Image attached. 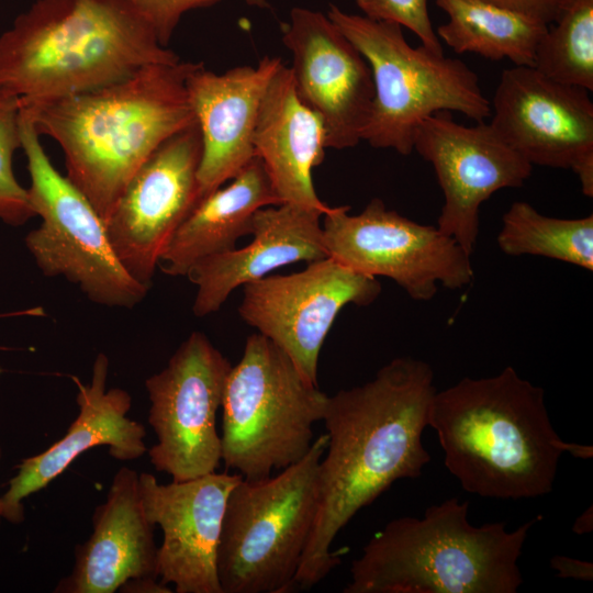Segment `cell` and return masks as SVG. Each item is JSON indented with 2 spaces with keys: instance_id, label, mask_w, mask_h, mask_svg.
Returning <instances> with one entry per match:
<instances>
[{
  "instance_id": "44dd1931",
  "label": "cell",
  "mask_w": 593,
  "mask_h": 593,
  "mask_svg": "<svg viewBox=\"0 0 593 593\" xmlns=\"http://www.w3.org/2000/svg\"><path fill=\"white\" fill-rule=\"evenodd\" d=\"M138 473L122 467L92 515L93 532L75 550L71 573L55 592L113 593L133 579H157L155 525L147 518Z\"/></svg>"
},
{
  "instance_id": "e0dca14e",
  "label": "cell",
  "mask_w": 593,
  "mask_h": 593,
  "mask_svg": "<svg viewBox=\"0 0 593 593\" xmlns=\"http://www.w3.org/2000/svg\"><path fill=\"white\" fill-rule=\"evenodd\" d=\"M242 475L211 472L160 484L155 475H138L145 514L159 526L157 573L177 593H223L216 555L228 495Z\"/></svg>"
},
{
  "instance_id": "8992f818",
  "label": "cell",
  "mask_w": 593,
  "mask_h": 593,
  "mask_svg": "<svg viewBox=\"0 0 593 593\" xmlns=\"http://www.w3.org/2000/svg\"><path fill=\"white\" fill-rule=\"evenodd\" d=\"M327 16L371 70L374 93L361 141L407 156L418 124L437 112H460L475 122L490 118V100L462 60L422 44L411 46L396 23L347 13L332 3Z\"/></svg>"
},
{
  "instance_id": "484cf974",
  "label": "cell",
  "mask_w": 593,
  "mask_h": 593,
  "mask_svg": "<svg viewBox=\"0 0 593 593\" xmlns=\"http://www.w3.org/2000/svg\"><path fill=\"white\" fill-rule=\"evenodd\" d=\"M533 67L558 82L593 91V0H568L541 37Z\"/></svg>"
},
{
  "instance_id": "cb8c5ba5",
  "label": "cell",
  "mask_w": 593,
  "mask_h": 593,
  "mask_svg": "<svg viewBox=\"0 0 593 593\" xmlns=\"http://www.w3.org/2000/svg\"><path fill=\"white\" fill-rule=\"evenodd\" d=\"M435 3L448 16L435 32L455 53H474L491 60L507 59L514 66L533 67L548 24L482 0H435Z\"/></svg>"
},
{
  "instance_id": "52a82bcc",
  "label": "cell",
  "mask_w": 593,
  "mask_h": 593,
  "mask_svg": "<svg viewBox=\"0 0 593 593\" xmlns=\"http://www.w3.org/2000/svg\"><path fill=\"white\" fill-rule=\"evenodd\" d=\"M326 433L306 455L275 477L242 480L232 489L217 546L223 593H288L318 504L320 462Z\"/></svg>"
},
{
  "instance_id": "836d02e7",
  "label": "cell",
  "mask_w": 593,
  "mask_h": 593,
  "mask_svg": "<svg viewBox=\"0 0 593 593\" xmlns=\"http://www.w3.org/2000/svg\"><path fill=\"white\" fill-rule=\"evenodd\" d=\"M563 448H564V452H569L573 457H577V458L589 459L593 457L592 446H585V445H579L574 443L564 441Z\"/></svg>"
},
{
  "instance_id": "7402d4cb",
  "label": "cell",
  "mask_w": 593,
  "mask_h": 593,
  "mask_svg": "<svg viewBox=\"0 0 593 593\" xmlns=\"http://www.w3.org/2000/svg\"><path fill=\"white\" fill-rule=\"evenodd\" d=\"M254 148L281 204L322 214L331 209L318 198L312 179L313 169L325 157V128L298 97L291 69L284 64L272 76L262 97Z\"/></svg>"
},
{
  "instance_id": "6da1fadb",
  "label": "cell",
  "mask_w": 593,
  "mask_h": 593,
  "mask_svg": "<svg viewBox=\"0 0 593 593\" xmlns=\"http://www.w3.org/2000/svg\"><path fill=\"white\" fill-rule=\"evenodd\" d=\"M435 392L430 365L399 357L372 380L327 398L317 512L294 590L311 589L340 563L331 546L357 512L396 480L422 474L430 461L422 436Z\"/></svg>"
},
{
  "instance_id": "e575fe53",
  "label": "cell",
  "mask_w": 593,
  "mask_h": 593,
  "mask_svg": "<svg viewBox=\"0 0 593 593\" xmlns=\"http://www.w3.org/2000/svg\"><path fill=\"white\" fill-rule=\"evenodd\" d=\"M0 458H1V446H0ZM1 518H2V513H1V496H0V523H1Z\"/></svg>"
},
{
  "instance_id": "30bf717a",
  "label": "cell",
  "mask_w": 593,
  "mask_h": 593,
  "mask_svg": "<svg viewBox=\"0 0 593 593\" xmlns=\"http://www.w3.org/2000/svg\"><path fill=\"white\" fill-rule=\"evenodd\" d=\"M348 205L323 214V244L328 257L346 267L396 282L410 298L428 301L438 283L458 290L473 279L470 256L437 226L412 221L373 198L359 214Z\"/></svg>"
},
{
  "instance_id": "9a60e30c",
  "label": "cell",
  "mask_w": 593,
  "mask_h": 593,
  "mask_svg": "<svg viewBox=\"0 0 593 593\" xmlns=\"http://www.w3.org/2000/svg\"><path fill=\"white\" fill-rule=\"evenodd\" d=\"M413 146L432 164L444 193L437 228L471 255L479 235L481 204L499 190L522 187L533 165L511 148L490 123L466 126L457 123L449 111L422 121Z\"/></svg>"
},
{
  "instance_id": "1f68e13d",
  "label": "cell",
  "mask_w": 593,
  "mask_h": 593,
  "mask_svg": "<svg viewBox=\"0 0 593 593\" xmlns=\"http://www.w3.org/2000/svg\"><path fill=\"white\" fill-rule=\"evenodd\" d=\"M157 579H133L126 581L119 590L128 593H170L171 590Z\"/></svg>"
},
{
  "instance_id": "277c9868",
  "label": "cell",
  "mask_w": 593,
  "mask_h": 593,
  "mask_svg": "<svg viewBox=\"0 0 593 593\" xmlns=\"http://www.w3.org/2000/svg\"><path fill=\"white\" fill-rule=\"evenodd\" d=\"M180 59L124 0H35L0 35V87L41 102Z\"/></svg>"
},
{
  "instance_id": "d4e9b609",
  "label": "cell",
  "mask_w": 593,
  "mask_h": 593,
  "mask_svg": "<svg viewBox=\"0 0 593 593\" xmlns=\"http://www.w3.org/2000/svg\"><path fill=\"white\" fill-rule=\"evenodd\" d=\"M500 249L510 256L534 255L593 270V215L558 219L516 201L503 214Z\"/></svg>"
},
{
  "instance_id": "4dcf8cb0",
  "label": "cell",
  "mask_w": 593,
  "mask_h": 593,
  "mask_svg": "<svg viewBox=\"0 0 593 593\" xmlns=\"http://www.w3.org/2000/svg\"><path fill=\"white\" fill-rule=\"evenodd\" d=\"M550 566L557 571L559 578H570L575 580H593V563L582 561L567 556H553Z\"/></svg>"
},
{
  "instance_id": "9c48e42d",
  "label": "cell",
  "mask_w": 593,
  "mask_h": 593,
  "mask_svg": "<svg viewBox=\"0 0 593 593\" xmlns=\"http://www.w3.org/2000/svg\"><path fill=\"white\" fill-rule=\"evenodd\" d=\"M21 148L30 175L31 206L41 225L25 245L46 277H64L92 302L132 309L148 288L123 267L104 223L87 197L52 164L30 118L21 109Z\"/></svg>"
},
{
  "instance_id": "ffe728a7",
  "label": "cell",
  "mask_w": 593,
  "mask_h": 593,
  "mask_svg": "<svg viewBox=\"0 0 593 593\" xmlns=\"http://www.w3.org/2000/svg\"><path fill=\"white\" fill-rule=\"evenodd\" d=\"M321 216L317 211L289 203L259 209L248 245L206 257L187 272L197 287L193 314L203 317L219 311L235 289L282 266L327 257Z\"/></svg>"
},
{
  "instance_id": "603a6c76",
  "label": "cell",
  "mask_w": 593,
  "mask_h": 593,
  "mask_svg": "<svg viewBox=\"0 0 593 593\" xmlns=\"http://www.w3.org/2000/svg\"><path fill=\"white\" fill-rule=\"evenodd\" d=\"M230 181L203 197L178 227L158 262L164 273L186 276L198 261L235 248L250 235L259 209L281 204L257 156Z\"/></svg>"
},
{
  "instance_id": "f546056e",
  "label": "cell",
  "mask_w": 593,
  "mask_h": 593,
  "mask_svg": "<svg viewBox=\"0 0 593 593\" xmlns=\"http://www.w3.org/2000/svg\"><path fill=\"white\" fill-rule=\"evenodd\" d=\"M499 7L522 12L551 24L559 16L568 0H482Z\"/></svg>"
},
{
  "instance_id": "ac0fdd59",
  "label": "cell",
  "mask_w": 593,
  "mask_h": 593,
  "mask_svg": "<svg viewBox=\"0 0 593 593\" xmlns=\"http://www.w3.org/2000/svg\"><path fill=\"white\" fill-rule=\"evenodd\" d=\"M108 373L109 359L100 353L93 362L89 383L82 384L78 378H72L78 387V416L63 438L16 466L18 473L1 496L2 518L21 523L24 519V499L44 489L78 456L93 447L108 446L109 454L122 461L137 459L146 452L144 426L127 417L131 395L120 388L107 390Z\"/></svg>"
},
{
  "instance_id": "7c38bea8",
  "label": "cell",
  "mask_w": 593,
  "mask_h": 593,
  "mask_svg": "<svg viewBox=\"0 0 593 593\" xmlns=\"http://www.w3.org/2000/svg\"><path fill=\"white\" fill-rule=\"evenodd\" d=\"M242 320L283 350L317 385L318 356L336 316L348 304L370 305L381 293L377 278L325 257L290 275L243 286Z\"/></svg>"
},
{
  "instance_id": "5b68a950",
  "label": "cell",
  "mask_w": 593,
  "mask_h": 593,
  "mask_svg": "<svg viewBox=\"0 0 593 593\" xmlns=\"http://www.w3.org/2000/svg\"><path fill=\"white\" fill-rule=\"evenodd\" d=\"M469 502L452 497L423 517L390 521L362 548L344 593H516L528 533L504 522L472 525Z\"/></svg>"
},
{
  "instance_id": "d6986e66",
  "label": "cell",
  "mask_w": 593,
  "mask_h": 593,
  "mask_svg": "<svg viewBox=\"0 0 593 593\" xmlns=\"http://www.w3.org/2000/svg\"><path fill=\"white\" fill-rule=\"evenodd\" d=\"M282 64L280 57L266 56L256 66H236L216 74L200 63L189 75L188 96L202 141L198 171L201 198L233 179L256 156L259 107Z\"/></svg>"
},
{
  "instance_id": "2e32d148",
  "label": "cell",
  "mask_w": 593,
  "mask_h": 593,
  "mask_svg": "<svg viewBox=\"0 0 593 593\" xmlns=\"http://www.w3.org/2000/svg\"><path fill=\"white\" fill-rule=\"evenodd\" d=\"M300 100L322 121L326 147L345 149L361 141L372 100L370 67L327 14L295 7L282 26Z\"/></svg>"
},
{
  "instance_id": "5bb4252c",
  "label": "cell",
  "mask_w": 593,
  "mask_h": 593,
  "mask_svg": "<svg viewBox=\"0 0 593 593\" xmlns=\"http://www.w3.org/2000/svg\"><path fill=\"white\" fill-rule=\"evenodd\" d=\"M586 89L558 82L530 66L501 74L490 125L533 166L572 170L593 197V102Z\"/></svg>"
},
{
  "instance_id": "8fae6325",
  "label": "cell",
  "mask_w": 593,
  "mask_h": 593,
  "mask_svg": "<svg viewBox=\"0 0 593 593\" xmlns=\"http://www.w3.org/2000/svg\"><path fill=\"white\" fill-rule=\"evenodd\" d=\"M232 365L201 332L181 343L167 366L145 381L148 423L157 444L148 450L154 468L172 481L198 478L222 460L216 413Z\"/></svg>"
},
{
  "instance_id": "7a4b0ae2",
  "label": "cell",
  "mask_w": 593,
  "mask_h": 593,
  "mask_svg": "<svg viewBox=\"0 0 593 593\" xmlns=\"http://www.w3.org/2000/svg\"><path fill=\"white\" fill-rule=\"evenodd\" d=\"M200 63H157L83 93L21 103L61 148L66 177L103 223L125 186L170 136L195 123L187 79Z\"/></svg>"
},
{
  "instance_id": "d6a6232c",
  "label": "cell",
  "mask_w": 593,
  "mask_h": 593,
  "mask_svg": "<svg viewBox=\"0 0 593 593\" xmlns=\"http://www.w3.org/2000/svg\"><path fill=\"white\" fill-rule=\"evenodd\" d=\"M593 528V511L592 506L585 510L574 522L572 530L575 534H586Z\"/></svg>"
},
{
  "instance_id": "3957f363",
  "label": "cell",
  "mask_w": 593,
  "mask_h": 593,
  "mask_svg": "<svg viewBox=\"0 0 593 593\" xmlns=\"http://www.w3.org/2000/svg\"><path fill=\"white\" fill-rule=\"evenodd\" d=\"M428 426L465 491L499 500L551 492L564 440L550 422L544 389L513 367L436 391Z\"/></svg>"
},
{
  "instance_id": "4fadbf2b",
  "label": "cell",
  "mask_w": 593,
  "mask_h": 593,
  "mask_svg": "<svg viewBox=\"0 0 593 593\" xmlns=\"http://www.w3.org/2000/svg\"><path fill=\"white\" fill-rule=\"evenodd\" d=\"M195 123L166 139L136 170L104 221L125 270L148 289L163 251L202 199Z\"/></svg>"
},
{
  "instance_id": "4316f807",
  "label": "cell",
  "mask_w": 593,
  "mask_h": 593,
  "mask_svg": "<svg viewBox=\"0 0 593 593\" xmlns=\"http://www.w3.org/2000/svg\"><path fill=\"white\" fill-rule=\"evenodd\" d=\"M21 101L0 87V221L21 226L35 217L27 189L13 170V157L21 148Z\"/></svg>"
},
{
  "instance_id": "f1b7e54d",
  "label": "cell",
  "mask_w": 593,
  "mask_h": 593,
  "mask_svg": "<svg viewBox=\"0 0 593 593\" xmlns=\"http://www.w3.org/2000/svg\"><path fill=\"white\" fill-rule=\"evenodd\" d=\"M168 47L181 18L190 10L209 7L221 0H124ZM248 5L269 9L268 0H242Z\"/></svg>"
},
{
  "instance_id": "83f0119b",
  "label": "cell",
  "mask_w": 593,
  "mask_h": 593,
  "mask_svg": "<svg viewBox=\"0 0 593 593\" xmlns=\"http://www.w3.org/2000/svg\"><path fill=\"white\" fill-rule=\"evenodd\" d=\"M362 15L396 23L413 32L427 48L444 53L429 18L428 0H356Z\"/></svg>"
},
{
  "instance_id": "ba28073f",
  "label": "cell",
  "mask_w": 593,
  "mask_h": 593,
  "mask_svg": "<svg viewBox=\"0 0 593 593\" xmlns=\"http://www.w3.org/2000/svg\"><path fill=\"white\" fill-rule=\"evenodd\" d=\"M328 395L266 336L247 337L222 399V460L256 481L298 462L313 444Z\"/></svg>"
}]
</instances>
